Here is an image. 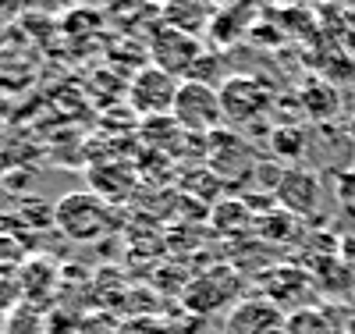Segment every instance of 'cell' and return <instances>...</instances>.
Segmentation results:
<instances>
[{
  "label": "cell",
  "instance_id": "obj_1",
  "mask_svg": "<svg viewBox=\"0 0 355 334\" xmlns=\"http://www.w3.org/2000/svg\"><path fill=\"white\" fill-rule=\"evenodd\" d=\"M171 121L182 132H192V135H214V132H220L224 128L220 85L199 82V78H182L174 110H171Z\"/></svg>",
  "mask_w": 355,
  "mask_h": 334
},
{
  "label": "cell",
  "instance_id": "obj_2",
  "mask_svg": "<svg viewBox=\"0 0 355 334\" xmlns=\"http://www.w3.org/2000/svg\"><path fill=\"white\" fill-rule=\"evenodd\" d=\"M53 224L71 242H96L114 228L110 203L96 192H71L53 206Z\"/></svg>",
  "mask_w": 355,
  "mask_h": 334
},
{
  "label": "cell",
  "instance_id": "obj_3",
  "mask_svg": "<svg viewBox=\"0 0 355 334\" xmlns=\"http://www.w3.org/2000/svg\"><path fill=\"white\" fill-rule=\"evenodd\" d=\"M220 107H224V128L259 125L274 107V89L256 75H231L220 82Z\"/></svg>",
  "mask_w": 355,
  "mask_h": 334
},
{
  "label": "cell",
  "instance_id": "obj_4",
  "mask_svg": "<svg viewBox=\"0 0 355 334\" xmlns=\"http://www.w3.org/2000/svg\"><path fill=\"white\" fill-rule=\"evenodd\" d=\"M150 57L167 75L189 78L196 72V65L202 60V43L192 33H182V28H174V25H160L150 40Z\"/></svg>",
  "mask_w": 355,
  "mask_h": 334
},
{
  "label": "cell",
  "instance_id": "obj_5",
  "mask_svg": "<svg viewBox=\"0 0 355 334\" xmlns=\"http://www.w3.org/2000/svg\"><path fill=\"white\" fill-rule=\"evenodd\" d=\"M178 85H182V78L167 75L164 68L150 65L142 68L132 85H128V103L142 114V117H167L174 110V100H178Z\"/></svg>",
  "mask_w": 355,
  "mask_h": 334
},
{
  "label": "cell",
  "instance_id": "obj_6",
  "mask_svg": "<svg viewBox=\"0 0 355 334\" xmlns=\"http://www.w3.org/2000/svg\"><path fill=\"white\" fill-rule=\"evenodd\" d=\"M274 199L291 217H313L323 199V185L309 167H284L277 189H274Z\"/></svg>",
  "mask_w": 355,
  "mask_h": 334
},
{
  "label": "cell",
  "instance_id": "obj_7",
  "mask_svg": "<svg viewBox=\"0 0 355 334\" xmlns=\"http://www.w3.org/2000/svg\"><path fill=\"white\" fill-rule=\"evenodd\" d=\"M284 317L270 299H245L224 320V334H277Z\"/></svg>",
  "mask_w": 355,
  "mask_h": 334
},
{
  "label": "cell",
  "instance_id": "obj_8",
  "mask_svg": "<svg viewBox=\"0 0 355 334\" xmlns=\"http://www.w3.org/2000/svg\"><path fill=\"white\" fill-rule=\"evenodd\" d=\"M21 256H25V249L15 242V235H0V267H18L21 263Z\"/></svg>",
  "mask_w": 355,
  "mask_h": 334
},
{
  "label": "cell",
  "instance_id": "obj_9",
  "mask_svg": "<svg viewBox=\"0 0 355 334\" xmlns=\"http://www.w3.org/2000/svg\"><path fill=\"white\" fill-rule=\"evenodd\" d=\"M348 33H352V47H355V11H348Z\"/></svg>",
  "mask_w": 355,
  "mask_h": 334
},
{
  "label": "cell",
  "instance_id": "obj_10",
  "mask_svg": "<svg viewBox=\"0 0 355 334\" xmlns=\"http://www.w3.org/2000/svg\"><path fill=\"white\" fill-rule=\"evenodd\" d=\"M338 4H345L348 11H355V0H338Z\"/></svg>",
  "mask_w": 355,
  "mask_h": 334
},
{
  "label": "cell",
  "instance_id": "obj_11",
  "mask_svg": "<svg viewBox=\"0 0 355 334\" xmlns=\"http://www.w3.org/2000/svg\"><path fill=\"white\" fill-rule=\"evenodd\" d=\"M0 334H8V320L4 317H0Z\"/></svg>",
  "mask_w": 355,
  "mask_h": 334
},
{
  "label": "cell",
  "instance_id": "obj_12",
  "mask_svg": "<svg viewBox=\"0 0 355 334\" xmlns=\"http://www.w3.org/2000/svg\"><path fill=\"white\" fill-rule=\"evenodd\" d=\"M323 334H338V331H323Z\"/></svg>",
  "mask_w": 355,
  "mask_h": 334
}]
</instances>
